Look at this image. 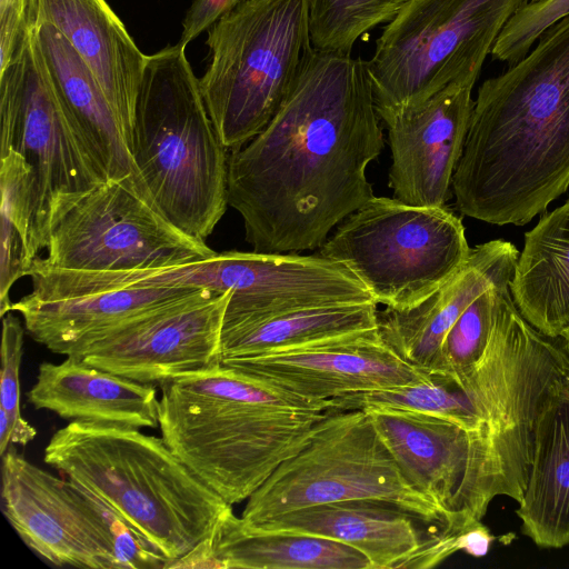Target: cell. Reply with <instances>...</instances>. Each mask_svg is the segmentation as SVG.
Masks as SVG:
<instances>
[{"mask_svg": "<svg viewBox=\"0 0 569 569\" xmlns=\"http://www.w3.org/2000/svg\"><path fill=\"white\" fill-rule=\"evenodd\" d=\"M379 120L366 60L313 48L272 119L228 156V204L253 251L320 248L373 197Z\"/></svg>", "mask_w": 569, "mask_h": 569, "instance_id": "6da1fadb", "label": "cell"}, {"mask_svg": "<svg viewBox=\"0 0 569 569\" xmlns=\"http://www.w3.org/2000/svg\"><path fill=\"white\" fill-rule=\"evenodd\" d=\"M482 82L452 179L458 210L522 226L569 187V13Z\"/></svg>", "mask_w": 569, "mask_h": 569, "instance_id": "7a4b0ae2", "label": "cell"}, {"mask_svg": "<svg viewBox=\"0 0 569 569\" xmlns=\"http://www.w3.org/2000/svg\"><path fill=\"white\" fill-rule=\"evenodd\" d=\"M160 388L161 438L231 506L306 446L329 407L222 365Z\"/></svg>", "mask_w": 569, "mask_h": 569, "instance_id": "3957f363", "label": "cell"}, {"mask_svg": "<svg viewBox=\"0 0 569 569\" xmlns=\"http://www.w3.org/2000/svg\"><path fill=\"white\" fill-rule=\"evenodd\" d=\"M43 461L91 491L166 559L164 568L211 538L232 508L162 438L139 428L70 421Z\"/></svg>", "mask_w": 569, "mask_h": 569, "instance_id": "277c9868", "label": "cell"}, {"mask_svg": "<svg viewBox=\"0 0 569 569\" xmlns=\"http://www.w3.org/2000/svg\"><path fill=\"white\" fill-rule=\"evenodd\" d=\"M187 46L148 54L130 151L160 212L206 240L228 206V154L207 111Z\"/></svg>", "mask_w": 569, "mask_h": 569, "instance_id": "5b68a950", "label": "cell"}, {"mask_svg": "<svg viewBox=\"0 0 569 569\" xmlns=\"http://www.w3.org/2000/svg\"><path fill=\"white\" fill-rule=\"evenodd\" d=\"M206 44L199 87L232 151L268 124L313 51L308 0H241L208 28Z\"/></svg>", "mask_w": 569, "mask_h": 569, "instance_id": "8992f818", "label": "cell"}, {"mask_svg": "<svg viewBox=\"0 0 569 569\" xmlns=\"http://www.w3.org/2000/svg\"><path fill=\"white\" fill-rule=\"evenodd\" d=\"M530 0H409L367 62L380 120L412 110L450 83L475 86L509 19Z\"/></svg>", "mask_w": 569, "mask_h": 569, "instance_id": "52a82bcc", "label": "cell"}, {"mask_svg": "<svg viewBox=\"0 0 569 569\" xmlns=\"http://www.w3.org/2000/svg\"><path fill=\"white\" fill-rule=\"evenodd\" d=\"M349 500L393 505L448 533L439 507L407 481L363 410L327 409L306 446L247 499L240 518L254 526L299 508Z\"/></svg>", "mask_w": 569, "mask_h": 569, "instance_id": "ba28073f", "label": "cell"}, {"mask_svg": "<svg viewBox=\"0 0 569 569\" xmlns=\"http://www.w3.org/2000/svg\"><path fill=\"white\" fill-rule=\"evenodd\" d=\"M319 254L349 268L378 303L396 310L428 298L467 261L465 227L446 206L372 197L338 224Z\"/></svg>", "mask_w": 569, "mask_h": 569, "instance_id": "9c48e42d", "label": "cell"}, {"mask_svg": "<svg viewBox=\"0 0 569 569\" xmlns=\"http://www.w3.org/2000/svg\"><path fill=\"white\" fill-rule=\"evenodd\" d=\"M46 249L47 257H37L36 263L76 271L159 269L216 253L206 241L174 227L134 174L56 197Z\"/></svg>", "mask_w": 569, "mask_h": 569, "instance_id": "30bf717a", "label": "cell"}, {"mask_svg": "<svg viewBox=\"0 0 569 569\" xmlns=\"http://www.w3.org/2000/svg\"><path fill=\"white\" fill-rule=\"evenodd\" d=\"M1 457L3 515L43 560L86 569L164 568L167 559L94 493L12 446Z\"/></svg>", "mask_w": 569, "mask_h": 569, "instance_id": "8fae6325", "label": "cell"}, {"mask_svg": "<svg viewBox=\"0 0 569 569\" xmlns=\"http://www.w3.org/2000/svg\"><path fill=\"white\" fill-rule=\"evenodd\" d=\"M0 150L10 149L31 167L37 209L34 246L47 244L52 200L107 181L66 108L32 27L24 52L0 71Z\"/></svg>", "mask_w": 569, "mask_h": 569, "instance_id": "7c38bea8", "label": "cell"}, {"mask_svg": "<svg viewBox=\"0 0 569 569\" xmlns=\"http://www.w3.org/2000/svg\"><path fill=\"white\" fill-rule=\"evenodd\" d=\"M230 295L198 290L121 323L73 357L151 385L220 365Z\"/></svg>", "mask_w": 569, "mask_h": 569, "instance_id": "4fadbf2b", "label": "cell"}, {"mask_svg": "<svg viewBox=\"0 0 569 569\" xmlns=\"http://www.w3.org/2000/svg\"><path fill=\"white\" fill-rule=\"evenodd\" d=\"M302 398L328 403L347 395L428 381L368 330L220 363Z\"/></svg>", "mask_w": 569, "mask_h": 569, "instance_id": "5bb4252c", "label": "cell"}, {"mask_svg": "<svg viewBox=\"0 0 569 569\" xmlns=\"http://www.w3.org/2000/svg\"><path fill=\"white\" fill-rule=\"evenodd\" d=\"M471 91L450 83L419 107L383 121L393 198L419 207L446 206L471 119Z\"/></svg>", "mask_w": 569, "mask_h": 569, "instance_id": "9a60e30c", "label": "cell"}, {"mask_svg": "<svg viewBox=\"0 0 569 569\" xmlns=\"http://www.w3.org/2000/svg\"><path fill=\"white\" fill-rule=\"evenodd\" d=\"M519 253L505 240L471 248L459 271L423 301L406 310H378L382 340L421 372L441 377L440 350L447 332L480 293L510 284Z\"/></svg>", "mask_w": 569, "mask_h": 569, "instance_id": "2e32d148", "label": "cell"}, {"mask_svg": "<svg viewBox=\"0 0 569 569\" xmlns=\"http://www.w3.org/2000/svg\"><path fill=\"white\" fill-rule=\"evenodd\" d=\"M33 3L37 16L66 37L91 71L130 149L148 54L138 48L107 0H33Z\"/></svg>", "mask_w": 569, "mask_h": 569, "instance_id": "e0dca14e", "label": "cell"}, {"mask_svg": "<svg viewBox=\"0 0 569 569\" xmlns=\"http://www.w3.org/2000/svg\"><path fill=\"white\" fill-rule=\"evenodd\" d=\"M36 409L70 421L114 423L134 428L159 426V399L151 383H141L68 356L42 362L28 391Z\"/></svg>", "mask_w": 569, "mask_h": 569, "instance_id": "ac0fdd59", "label": "cell"}, {"mask_svg": "<svg viewBox=\"0 0 569 569\" xmlns=\"http://www.w3.org/2000/svg\"><path fill=\"white\" fill-rule=\"evenodd\" d=\"M201 289L137 287L13 302L29 336L51 352L77 356L107 331L151 309Z\"/></svg>", "mask_w": 569, "mask_h": 569, "instance_id": "d6986e66", "label": "cell"}, {"mask_svg": "<svg viewBox=\"0 0 569 569\" xmlns=\"http://www.w3.org/2000/svg\"><path fill=\"white\" fill-rule=\"evenodd\" d=\"M416 521L393 505L349 500L309 506L267 519L249 528L288 531L331 539L360 551L372 569L403 568L420 549Z\"/></svg>", "mask_w": 569, "mask_h": 569, "instance_id": "ffe728a7", "label": "cell"}, {"mask_svg": "<svg viewBox=\"0 0 569 569\" xmlns=\"http://www.w3.org/2000/svg\"><path fill=\"white\" fill-rule=\"evenodd\" d=\"M518 503L521 532L536 546L569 545V388L563 378L537 415L528 481Z\"/></svg>", "mask_w": 569, "mask_h": 569, "instance_id": "44dd1931", "label": "cell"}, {"mask_svg": "<svg viewBox=\"0 0 569 569\" xmlns=\"http://www.w3.org/2000/svg\"><path fill=\"white\" fill-rule=\"evenodd\" d=\"M36 34L53 83L93 160L108 180L140 176L121 127L102 90L66 37L40 19Z\"/></svg>", "mask_w": 569, "mask_h": 569, "instance_id": "7402d4cb", "label": "cell"}, {"mask_svg": "<svg viewBox=\"0 0 569 569\" xmlns=\"http://www.w3.org/2000/svg\"><path fill=\"white\" fill-rule=\"evenodd\" d=\"M510 291L530 325L560 337L569 325V199L525 233Z\"/></svg>", "mask_w": 569, "mask_h": 569, "instance_id": "603a6c76", "label": "cell"}, {"mask_svg": "<svg viewBox=\"0 0 569 569\" xmlns=\"http://www.w3.org/2000/svg\"><path fill=\"white\" fill-rule=\"evenodd\" d=\"M213 568L372 569L345 543L299 532L249 528L230 508L210 538Z\"/></svg>", "mask_w": 569, "mask_h": 569, "instance_id": "cb8c5ba5", "label": "cell"}, {"mask_svg": "<svg viewBox=\"0 0 569 569\" xmlns=\"http://www.w3.org/2000/svg\"><path fill=\"white\" fill-rule=\"evenodd\" d=\"M373 329H378L376 302L312 306L222 323L220 363Z\"/></svg>", "mask_w": 569, "mask_h": 569, "instance_id": "d4e9b609", "label": "cell"}, {"mask_svg": "<svg viewBox=\"0 0 569 569\" xmlns=\"http://www.w3.org/2000/svg\"><path fill=\"white\" fill-rule=\"evenodd\" d=\"M0 316L11 311L10 290L29 276L38 251L33 229L37 209L31 167L13 150H0Z\"/></svg>", "mask_w": 569, "mask_h": 569, "instance_id": "484cf974", "label": "cell"}, {"mask_svg": "<svg viewBox=\"0 0 569 569\" xmlns=\"http://www.w3.org/2000/svg\"><path fill=\"white\" fill-rule=\"evenodd\" d=\"M409 0H308L309 32L317 50L350 54L356 41L391 22Z\"/></svg>", "mask_w": 569, "mask_h": 569, "instance_id": "4316f807", "label": "cell"}, {"mask_svg": "<svg viewBox=\"0 0 569 569\" xmlns=\"http://www.w3.org/2000/svg\"><path fill=\"white\" fill-rule=\"evenodd\" d=\"M496 284L480 293L447 332L440 350L441 377L460 382L482 358L492 330L493 312L500 288Z\"/></svg>", "mask_w": 569, "mask_h": 569, "instance_id": "83f0119b", "label": "cell"}, {"mask_svg": "<svg viewBox=\"0 0 569 569\" xmlns=\"http://www.w3.org/2000/svg\"><path fill=\"white\" fill-rule=\"evenodd\" d=\"M24 329L20 320L8 312L2 317L0 381V453L12 445L26 446L37 430L20 410V365L23 355Z\"/></svg>", "mask_w": 569, "mask_h": 569, "instance_id": "f1b7e54d", "label": "cell"}, {"mask_svg": "<svg viewBox=\"0 0 569 569\" xmlns=\"http://www.w3.org/2000/svg\"><path fill=\"white\" fill-rule=\"evenodd\" d=\"M568 13L569 0L529 2L501 30L490 52L492 59L508 66L518 62L545 29Z\"/></svg>", "mask_w": 569, "mask_h": 569, "instance_id": "f546056e", "label": "cell"}, {"mask_svg": "<svg viewBox=\"0 0 569 569\" xmlns=\"http://www.w3.org/2000/svg\"><path fill=\"white\" fill-rule=\"evenodd\" d=\"M32 27V0H0V71L19 58Z\"/></svg>", "mask_w": 569, "mask_h": 569, "instance_id": "4dcf8cb0", "label": "cell"}, {"mask_svg": "<svg viewBox=\"0 0 569 569\" xmlns=\"http://www.w3.org/2000/svg\"><path fill=\"white\" fill-rule=\"evenodd\" d=\"M241 0H193L182 20L179 42L188 46Z\"/></svg>", "mask_w": 569, "mask_h": 569, "instance_id": "1f68e13d", "label": "cell"}, {"mask_svg": "<svg viewBox=\"0 0 569 569\" xmlns=\"http://www.w3.org/2000/svg\"><path fill=\"white\" fill-rule=\"evenodd\" d=\"M560 338L565 342L567 349L569 350V325L562 330L560 333Z\"/></svg>", "mask_w": 569, "mask_h": 569, "instance_id": "d6a6232c", "label": "cell"}, {"mask_svg": "<svg viewBox=\"0 0 569 569\" xmlns=\"http://www.w3.org/2000/svg\"><path fill=\"white\" fill-rule=\"evenodd\" d=\"M563 380H565V383L567 385V387L569 388V370H568L567 375L565 376Z\"/></svg>", "mask_w": 569, "mask_h": 569, "instance_id": "836d02e7", "label": "cell"}, {"mask_svg": "<svg viewBox=\"0 0 569 569\" xmlns=\"http://www.w3.org/2000/svg\"><path fill=\"white\" fill-rule=\"evenodd\" d=\"M540 1H543V0H530V2H532V3L540 2Z\"/></svg>", "mask_w": 569, "mask_h": 569, "instance_id": "e575fe53", "label": "cell"}]
</instances>
